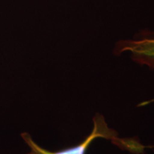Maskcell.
Returning <instances> with one entry per match:
<instances>
[{
    "instance_id": "1",
    "label": "cell",
    "mask_w": 154,
    "mask_h": 154,
    "mask_svg": "<svg viewBox=\"0 0 154 154\" xmlns=\"http://www.w3.org/2000/svg\"><path fill=\"white\" fill-rule=\"evenodd\" d=\"M22 137L25 143L29 147L30 151L26 154H85L90 143L96 138H104L106 139L116 140V145L121 144V141L116 137V132L108 128L104 119L101 115L96 116L94 118V129L91 134L79 145L62 149L58 151H50L38 146L32 139L28 133H22Z\"/></svg>"
},
{
    "instance_id": "2",
    "label": "cell",
    "mask_w": 154,
    "mask_h": 154,
    "mask_svg": "<svg viewBox=\"0 0 154 154\" xmlns=\"http://www.w3.org/2000/svg\"><path fill=\"white\" fill-rule=\"evenodd\" d=\"M130 51L134 61L154 68V32L143 31L135 40L121 41L116 44L115 54Z\"/></svg>"
}]
</instances>
